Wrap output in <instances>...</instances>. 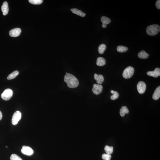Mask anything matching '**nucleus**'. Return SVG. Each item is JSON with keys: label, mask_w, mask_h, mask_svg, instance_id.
<instances>
[{"label": "nucleus", "mask_w": 160, "mask_h": 160, "mask_svg": "<svg viewBox=\"0 0 160 160\" xmlns=\"http://www.w3.org/2000/svg\"><path fill=\"white\" fill-rule=\"evenodd\" d=\"M21 114L19 111H16L13 114L12 119V123L14 125H16L21 120Z\"/></svg>", "instance_id": "5"}, {"label": "nucleus", "mask_w": 160, "mask_h": 160, "mask_svg": "<svg viewBox=\"0 0 160 160\" xmlns=\"http://www.w3.org/2000/svg\"><path fill=\"white\" fill-rule=\"evenodd\" d=\"M64 81L67 83V86L70 88H75L79 84V81L74 75L70 73L66 74L64 76Z\"/></svg>", "instance_id": "1"}, {"label": "nucleus", "mask_w": 160, "mask_h": 160, "mask_svg": "<svg viewBox=\"0 0 160 160\" xmlns=\"http://www.w3.org/2000/svg\"><path fill=\"white\" fill-rule=\"evenodd\" d=\"M101 21L102 23V27L103 28H106L107 25L109 24L111 22L110 19L105 16H103L101 17Z\"/></svg>", "instance_id": "12"}, {"label": "nucleus", "mask_w": 160, "mask_h": 160, "mask_svg": "<svg viewBox=\"0 0 160 160\" xmlns=\"http://www.w3.org/2000/svg\"><path fill=\"white\" fill-rule=\"evenodd\" d=\"M128 50V48L127 47L120 45L117 46V51L120 53H124L126 52Z\"/></svg>", "instance_id": "21"}, {"label": "nucleus", "mask_w": 160, "mask_h": 160, "mask_svg": "<svg viewBox=\"0 0 160 160\" xmlns=\"http://www.w3.org/2000/svg\"><path fill=\"white\" fill-rule=\"evenodd\" d=\"M10 160H23L20 157L15 154H12L10 157Z\"/></svg>", "instance_id": "25"}, {"label": "nucleus", "mask_w": 160, "mask_h": 160, "mask_svg": "<svg viewBox=\"0 0 160 160\" xmlns=\"http://www.w3.org/2000/svg\"><path fill=\"white\" fill-rule=\"evenodd\" d=\"M29 1L31 4L37 5L42 4L43 1L42 0H29Z\"/></svg>", "instance_id": "24"}, {"label": "nucleus", "mask_w": 160, "mask_h": 160, "mask_svg": "<svg viewBox=\"0 0 160 160\" xmlns=\"http://www.w3.org/2000/svg\"><path fill=\"white\" fill-rule=\"evenodd\" d=\"M155 5L157 8L158 10H160V0H158L156 1V4H155Z\"/></svg>", "instance_id": "27"}, {"label": "nucleus", "mask_w": 160, "mask_h": 160, "mask_svg": "<svg viewBox=\"0 0 160 160\" xmlns=\"http://www.w3.org/2000/svg\"><path fill=\"white\" fill-rule=\"evenodd\" d=\"M106 48V45L104 44H101L98 48V52L100 54H103L105 51Z\"/></svg>", "instance_id": "20"}, {"label": "nucleus", "mask_w": 160, "mask_h": 160, "mask_svg": "<svg viewBox=\"0 0 160 160\" xmlns=\"http://www.w3.org/2000/svg\"><path fill=\"white\" fill-rule=\"evenodd\" d=\"M2 113L0 111V120L2 118Z\"/></svg>", "instance_id": "28"}, {"label": "nucleus", "mask_w": 160, "mask_h": 160, "mask_svg": "<svg viewBox=\"0 0 160 160\" xmlns=\"http://www.w3.org/2000/svg\"><path fill=\"white\" fill-rule=\"evenodd\" d=\"M134 69L133 67H128L124 71L123 74V77L126 79L131 78L134 74Z\"/></svg>", "instance_id": "3"}, {"label": "nucleus", "mask_w": 160, "mask_h": 160, "mask_svg": "<svg viewBox=\"0 0 160 160\" xmlns=\"http://www.w3.org/2000/svg\"><path fill=\"white\" fill-rule=\"evenodd\" d=\"M160 27L159 25L153 24L147 27L146 32L149 35L153 36L156 35L160 32Z\"/></svg>", "instance_id": "2"}, {"label": "nucleus", "mask_w": 160, "mask_h": 160, "mask_svg": "<svg viewBox=\"0 0 160 160\" xmlns=\"http://www.w3.org/2000/svg\"><path fill=\"white\" fill-rule=\"evenodd\" d=\"M111 92L113 95L111 96V99L112 100H115L119 98V94L118 92L116 91L111 90Z\"/></svg>", "instance_id": "23"}, {"label": "nucleus", "mask_w": 160, "mask_h": 160, "mask_svg": "<svg viewBox=\"0 0 160 160\" xmlns=\"http://www.w3.org/2000/svg\"><path fill=\"white\" fill-rule=\"evenodd\" d=\"M160 97V86H158L155 89L153 95V98L154 100H157Z\"/></svg>", "instance_id": "14"}, {"label": "nucleus", "mask_w": 160, "mask_h": 160, "mask_svg": "<svg viewBox=\"0 0 160 160\" xmlns=\"http://www.w3.org/2000/svg\"><path fill=\"white\" fill-rule=\"evenodd\" d=\"M71 10L73 13L76 14L79 16L82 17H84L85 16V14L82 11L78 10L77 8H72L71 9Z\"/></svg>", "instance_id": "15"}, {"label": "nucleus", "mask_w": 160, "mask_h": 160, "mask_svg": "<svg viewBox=\"0 0 160 160\" xmlns=\"http://www.w3.org/2000/svg\"><path fill=\"white\" fill-rule=\"evenodd\" d=\"M138 92L140 94H143L145 91L147 86L145 83L143 81H139L137 84Z\"/></svg>", "instance_id": "7"}, {"label": "nucleus", "mask_w": 160, "mask_h": 160, "mask_svg": "<svg viewBox=\"0 0 160 160\" xmlns=\"http://www.w3.org/2000/svg\"><path fill=\"white\" fill-rule=\"evenodd\" d=\"M104 150L107 154L111 155L113 152V148L112 147L106 145L105 147Z\"/></svg>", "instance_id": "22"}, {"label": "nucleus", "mask_w": 160, "mask_h": 160, "mask_svg": "<svg viewBox=\"0 0 160 160\" xmlns=\"http://www.w3.org/2000/svg\"><path fill=\"white\" fill-rule=\"evenodd\" d=\"M1 11L3 12V15H7L9 11V7L7 1H4L1 7Z\"/></svg>", "instance_id": "11"}, {"label": "nucleus", "mask_w": 160, "mask_h": 160, "mask_svg": "<svg viewBox=\"0 0 160 160\" xmlns=\"http://www.w3.org/2000/svg\"><path fill=\"white\" fill-rule=\"evenodd\" d=\"M129 111L127 107L126 106H122L120 110V114L121 117H123L125 114L128 113Z\"/></svg>", "instance_id": "18"}, {"label": "nucleus", "mask_w": 160, "mask_h": 160, "mask_svg": "<svg viewBox=\"0 0 160 160\" xmlns=\"http://www.w3.org/2000/svg\"><path fill=\"white\" fill-rule=\"evenodd\" d=\"M147 74L148 76L155 78H157L160 76V69L159 68H156L153 71L147 72Z\"/></svg>", "instance_id": "10"}, {"label": "nucleus", "mask_w": 160, "mask_h": 160, "mask_svg": "<svg viewBox=\"0 0 160 160\" xmlns=\"http://www.w3.org/2000/svg\"><path fill=\"white\" fill-rule=\"evenodd\" d=\"M106 61L104 58L98 57L97 60L96 64L99 66H102L106 64Z\"/></svg>", "instance_id": "17"}, {"label": "nucleus", "mask_w": 160, "mask_h": 160, "mask_svg": "<svg viewBox=\"0 0 160 160\" xmlns=\"http://www.w3.org/2000/svg\"><path fill=\"white\" fill-rule=\"evenodd\" d=\"M102 89L103 86L101 84H93L92 90L94 94L97 95L101 93Z\"/></svg>", "instance_id": "8"}, {"label": "nucleus", "mask_w": 160, "mask_h": 160, "mask_svg": "<svg viewBox=\"0 0 160 160\" xmlns=\"http://www.w3.org/2000/svg\"><path fill=\"white\" fill-rule=\"evenodd\" d=\"M19 72L17 71H15L8 75V76L7 77V79L8 80L13 79L16 78Z\"/></svg>", "instance_id": "19"}, {"label": "nucleus", "mask_w": 160, "mask_h": 160, "mask_svg": "<svg viewBox=\"0 0 160 160\" xmlns=\"http://www.w3.org/2000/svg\"><path fill=\"white\" fill-rule=\"evenodd\" d=\"M149 55L144 50L141 51L138 54V56L139 58L142 59H147L149 57Z\"/></svg>", "instance_id": "16"}, {"label": "nucleus", "mask_w": 160, "mask_h": 160, "mask_svg": "<svg viewBox=\"0 0 160 160\" xmlns=\"http://www.w3.org/2000/svg\"><path fill=\"white\" fill-rule=\"evenodd\" d=\"M13 95V91L10 89H7L1 94V97L3 100L7 101L10 99Z\"/></svg>", "instance_id": "4"}, {"label": "nucleus", "mask_w": 160, "mask_h": 160, "mask_svg": "<svg viewBox=\"0 0 160 160\" xmlns=\"http://www.w3.org/2000/svg\"><path fill=\"white\" fill-rule=\"evenodd\" d=\"M111 155L106 154H103L102 155V158L103 160H110L111 159Z\"/></svg>", "instance_id": "26"}, {"label": "nucleus", "mask_w": 160, "mask_h": 160, "mask_svg": "<svg viewBox=\"0 0 160 160\" xmlns=\"http://www.w3.org/2000/svg\"><path fill=\"white\" fill-rule=\"evenodd\" d=\"M21 151L23 154L31 156L34 153V152L31 147L26 146H23L22 147Z\"/></svg>", "instance_id": "6"}, {"label": "nucleus", "mask_w": 160, "mask_h": 160, "mask_svg": "<svg viewBox=\"0 0 160 160\" xmlns=\"http://www.w3.org/2000/svg\"><path fill=\"white\" fill-rule=\"evenodd\" d=\"M21 32V29L20 28H15L10 31L9 33V35L12 37H16L20 35Z\"/></svg>", "instance_id": "9"}, {"label": "nucleus", "mask_w": 160, "mask_h": 160, "mask_svg": "<svg viewBox=\"0 0 160 160\" xmlns=\"http://www.w3.org/2000/svg\"><path fill=\"white\" fill-rule=\"evenodd\" d=\"M94 78L97 81V83L101 84L104 81V78L102 75H98L95 74L94 75Z\"/></svg>", "instance_id": "13"}]
</instances>
